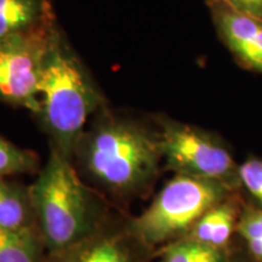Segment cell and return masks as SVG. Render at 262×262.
<instances>
[{
  "mask_svg": "<svg viewBox=\"0 0 262 262\" xmlns=\"http://www.w3.org/2000/svg\"><path fill=\"white\" fill-rule=\"evenodd\" d=\"M78 141L73 165L100 194L119 202L146 195L158 179L163 158L158 130L106 107Z\"/></svg>",
  "mask_w": 262,
  "mask_h": 262,
  "instance_id": "cell-1",
  "label": "cell"
},
{
  "mask_svg": "<svg viewBox=\"0 0 262 262\" xmlns=\"http://www.w3.org/2000/svg\"><path fill=\"white\" fill-rule=\"evenodd\" d=\"M31 185L38 231L48 255L80 243L110 220V208L84 182L73 163L51 148L47 164Z\"/></svg>",
  "mask_w": 262,
  "mask_h": 262,
  "instance_id": "cell-2",
  "label": "cell"
},
{
  "mask_svg": "<svg viewBox=\"0 0 262 262\" xmlns=\"http://www.w3.org/2000/svg\"><path fill=\"white\" fill-rule=\"evenodd\" d=\"M39 120L52 147L73 162L75 147L104 100L73 52L52 37L39 85Z\"/></svg>",
  "mask_w": 262,
  "mask_h": 262,
  "instance_id": "cell-3",
  "label": "cell"
},
{
  "mask_svg": "<svg viewBox=\"0 0 262 262\" xmlns=\"http://www.w3.org/2000/svg\"><path fill=\"white\" fill-rule=\"evenodd\" d=\"M233 193L222 183L175 175L148 208L127 219V225L135 237L156 253L187 235L203 214Z\"/></svg>",
  "mask_w": 262,
  "mask_h": 262,
  "instance_id": "cell-4",
  "label": "cell"
},
{
  "mask_svg": "<svg viewBox=\"0 0 262 262\" xmlns=\"http://www.w3.org/2000/svg\"><path fill=\"white\" fill-rule=\"evenodd\" d=\"M156 127L170 171L222 183L233 192L241 187L239 164L220 136L165 116L156 117Z\"/></svg>",
  "mask_w": 262,
  "mask_h": 262,
  "instance_id": "cell-5",
  "label": "cell"
},
{
  "mask_svg": "<svg viewBox=\"0 0 262 262\" xmlns=\"http://www.w3.org/2000/svg\"><path fill=\"white\" fill-rule=\"evenodd\" d=\"M54 34L44 27L0 39V101L38 116L39 85Z\"/></svg>",
  "mask_w": 262,
  "mask_h": 262,
  "instance_id": "cell-6",
  "label": "cell"
},
{
  "mask_svg": "<svg viewBox=\"0 0 262 262\" xmlns=\"http://www.w3.org/2000/svg\"><path fill=\"white\" fill-rule=\"evenodd\" d=\"M155 251L135 237L127 219L110 220L80 243L56 255L48 262H150Z\"/></svg>",
  "mask_w": 262,
  "mask_h": 262,
  "instance_id": "cell-7",
  "label": "cell"
},
{
  "mask_svg": "<svg viewBox=\"0 0 262 262\" xmlns=\"http://www.w3.org/2000/svg\"><path fill=\"white\" fill-rule=\"evenodd\" d=\"M222 44L239 67L262 74V21L245 15L224 0H206Z\"/></svg>",
  "mask_w": 262,
  "mask_h": 262,
  "instance_id": "cell-8",
  "label": "cell"
},
{
  "mask_svg": "<svg viewBox=\"0 0 262 262\" xmlns=\"http://www.w3.org/2000/svg\"><path fill=\"white\" fill-rule=\"evenodd\" d=\"M242 209L234 194L211 206L195 222L187 235L210 247L228 250L232 238L237 233Z\"/></svg>",
  "mask_w": 262,
  "mask_h": 262,
  "instance_id": "cell-9",
  "label": "cell"
},
{
  "mask_svg": "<svg viewBox=\"0 0 262 262\" xmlns=\"http://www.w3.org/2000/svg\"><path fill=\"white\" fill-rule=\"evenodd\" d=\"M0 228L38 231L31 185L0 179Z\"/></svg>",
  "mask_w": 262,
  "mask_h": 262,
  "instance_id": "cell-10",
  "label": "cell"
},
{
  "mask_svg": "<svg viewBox=\"0 0 262 262\" xmlns=\"http://www.w3.org/2000/svg\"><path fill=\"white\" fill-rule=\"evenodd\" d=\"M49 255L38 231L0 228V262H48Z\"/></svg>",
  "mask_w": 262,
  "mask_h": 262,
  "instance_id": "cell-11",
  "label": "cell"
},
{
  "mask_svg": "<svg viewBox=\"0 0 262 262\" xmlns=\"http://www.w3.org/2000/svg\"><path fill=\"white\" fill-rule=\"evenodd\" d=\"M41 14L40 0H0V39L37 27Z\"/></svg>",
  "mask_w": 262,
  "mask_h": 262,
  "instance_id": "cell-12",
  "label": "cell"
},
{
  "mask_svg": "<svg viewBox=\"0 0 262 262\" xmlns=\"http://www.w3.org/2000/svg\"><path fill=\"white\" fill-rule=\"evenodd\" d=\"M158 262H231L226 249L203 244L189 237H182L159 250Z\"/></svg>",
  "mask_w": 262,
  "mask_h": 262,
  "instance_id": "cell-13",
  "label": "cell"
},
{
  "mask_svg": "<svg viewBox=\"0 0 262 262\" xmlns=\"http://www.w3.org/2000/svg\"><path fill=\"white\" fill-rule=\"evenodd\" d=\"M40 169L37 153L21 148L0 135V179L22 173H38Z\"/></svg>",
  "mask_w": 262,
  "mask_h": 262,
  "instance_id": "cell-14",
  "label": "cell"
},
{
  "mask_svg": "<svg viewBox=\"0 0 262 262\" xmlns=\"http://www.w3.org/2000/svg\"><path fill=\"white\" fill-rule=\"evenodd\" d=\"M237 233L243 238L249 253L255 260L262 262V210L247 206L241 212Z\"/></svg>",
  "mask_w": 262,
  "mask_h": 262,
  "instance_id": "cell-15",
  "label": "cell"
},
{
  "mask_svg": "<svg viewBox=\"0 0 262 262\" xmlns=\"http://www.w3.org/2000/svg\"><path fill=\"white\" fill-rule=\"evenodd\" d=\"M239 181L262 205V159L249 157L239 164Z\"/></svg>",
  "mask_w": 262,
  "mask_h": 262,
  "instance_id": "cell-16",
  "label": "cell"
},
{
  "mask_svg": "<svg viewBox=\"0 0 262 262\" xmlns=\"http://www.w3.org/2000/svg\"><path fill=\"white\" fill-rule=\"evenodd\" d=\"M224 2L238 10L239 12L253 16L262 21V0H224Z\"/></svg>",
  "mask_w": 262,
  "mask_h": 262,
  "instance_id": "cell-17",
  "label": "cell"
}]
</instances>
